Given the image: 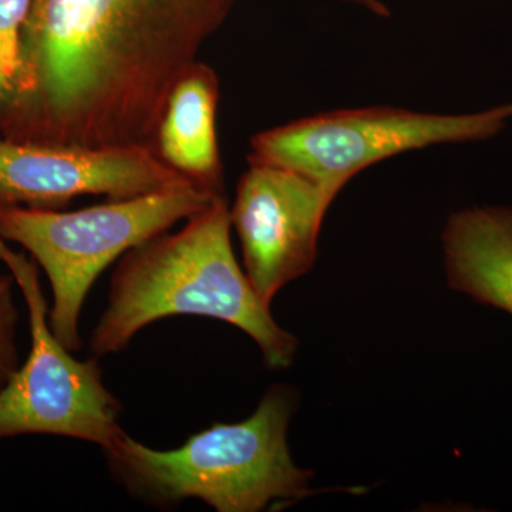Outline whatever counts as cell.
<instances>
[{"label":"cell","mask_w":512,"mask_h":512,"mask_svg":"<svg viewBox=\"0 0 512 512\" xmlns=\"http://www.w3.org/2000/svg\"><path fill=\"white\" fill-rule=\"evenodd\" d=\"M234 2L32 0L8 138L154 151L171 89Z\"/></svg>","instance_id":"1"},{"label":"cell","mask_w":512,"mask_h":512,"mask_svg":"<svg viewBox=\"0 0 512 512\" xmlns=\"http://www.w3.org/2000/svg\"><path fill=\"white\" fill-rule=\"evenodd\" d=\"M224 197L181 231L157 235L121 256L90 339L94 357L127 349L140 330L170 316L227 322L254 339L271 370L292 365L298 339L274 319L235 258Z\"/></svg>","instance_id":"2"},{"label":"cell","mask_w":512,"mask_h":512,"mask_svg":"<svg viewBox=\"0 0 512 512\" xmlns=\"http://www.w3.org/2000/svg\"><path fill=\"white\" fill-rule=\"evenodd\" d=\"M296 393L274 386L239 423H217L174 450H154L127 433L104 450L124 490L154 507L201 500L218 512H259L308 495L312 471L293 463L288 429Z\"/></svg>","instance_id":"3"},{"label":"cell","mask_w":512,"mask_h":512,"mask_svg":"<svg viewBox=\"0 0 512 512\" xmlns=\"http://www.w3.org/2000/svg\"><path fill=\"white\" fill-rule=\"evenodd\" d=\"M220 197L188 187L67 212L0 205V237L22 245L42 266L53 295L50 328L64 348L77 352L83 305L101 272Z\"/></svg>","instance_id":"4"},{"label":"cell","mask_w":512,"mask_h":512,"mask_svg":"<svg viewBox=\"0 0 512 512\" xmlns=\"http://www.w3.org/2000/svg\"><path fill=\"white\" fill-rule=\"evenodd\" d=\"M0 261L22 292L32 348L0 390V440L23 434L69 437L107 450L126 433L121 403L104 384L99 357L79 360L57 340L36 262L12 251L0 237Z\"/></svg>","instance_id":"5"},{"label":"cell","mask_w":512,"mask_h":512,"mask_svg":"<svg viewBox=\"0 0 512 512\" xmlns=\"http://www.w3.org/2000/svg\"><path fill=\"white\" fill-rule=\"evenodd\" d=\"M510 117L508 104L461 116L393 107L333 111L256 134L249 157L289 168L340 192L370 165L437 144L485 140Z\"/></svg>","instance_id":"6"},{"label":"cell","mask_w":512,"mask_h":512,"mask_svg":"<svg viewBox=\"0 0 512 512\" xmlns=\"http://www.w3.org/2000/svg\"><path fill=\"white\" fill-rule=\"evenodd\" d=\"M229 210L244 271L262 301L308 274L318 256L323 218L339 192L301 173L248 157Z\"/></svg>","instance_id":"7"},{"label":"cell","mask_w":512,"mask_h":512,"mask_svg":"<svg viewBox=\"0 0 512 512\" xmlns=\"http://www.w3.org/2000/svg\"><path fill=\"white\" fill-rule=\"evenodd\" d=\"M188 187L195 185L150 148L52 146L0 136V205L55 210L84 195L126 200Z\"/></svg>","instance_id":"8"},{"label":"cell","mask_w":512,"mask_h":512,"mask_svg":"<svg viewBox=\"0 0 512 512\" xmlns=\"http://www.w3.org/2000/svg\"><path fill=\"white\" fill-rule=\"evenodd\" d=\"M220 82L208 64L194 62L175 82L158 124V158L195 187L222 194L217 110Z\"/></svg>","instance_id":"9"},{"label":"cell","mask_w":512,"mask_h":512,"mask_svg":"<svg viewBox=\"0 0 512 512\" xmlns=\"http://www.w3.org/2000/svg\"><path fill=\"white\" fill-rule=\"evenodd\" d=\"M447 284L512 315V208H471L443 234Z\"/></svg>","instance_id":"10"},{"label":"cell","mask_w":512,"mask_h":512,"mask_svg":"<svg viewBox=\"0 0 512 512\" xmlns=\"http://www.w3.org/2000/svg\"><path fill=\"white\" fill-rule=\"evenodd\" d=\"M32 0H0V116L18 100L23 76V37Z\"/></svg>","instance_id":"11"},{"label":"cell","mask_w":512,"mask_h":512,"mask_svg":"<svg viewBox=\"0 0 512 512\" xmlns=\"http://www.w3.org/2000/svg\"><path fill=\"white\" fill-rule=\"evenodd\" d=\"M16 282L12 275L0 274V390L19 369L16 329L19 311L15 302Z\"/></svg>","instance_id":"12"},{"label":"cell","mask_w":512,"mask_h":512,"mask_svg":"<svg viewBox=\"0 0 512 512\" xmlns=\"http://www.w3.org/2000/svg\"><path fill=\"white\" fill-rule=\"evenodd\" d=\"M343 2L353 3V5L362 6L370 12L375 13L377 16H386L390 15V10L387 8L384 3L380 2V0H343Z\"/></svg>","instance_id":"13"},{"label":"cell","mask_w":512,"mask_h":512,"mask_svg":"<svg viewBox=\"0 0 512 512\" xmlns=\"http://www.w3.org/2000/svg\"><path fill=\"white\" fill-rule=\"evenodd\" d=\"M508 107H510L511 113H512V103L508 104Z\"/></svg>","instance_id":"14"}]
</instances>
